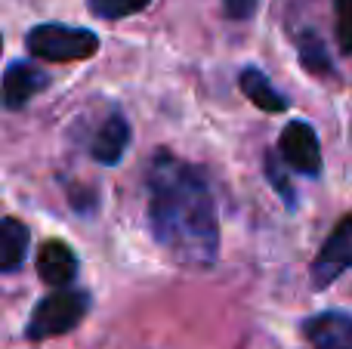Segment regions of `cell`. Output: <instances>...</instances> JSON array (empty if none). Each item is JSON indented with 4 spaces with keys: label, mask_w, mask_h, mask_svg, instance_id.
Returning a JSON list of instances; mask_svg holds the SVG:
<instances>
[{
    "label": "cell",
    "mask_w": 352,
    "mask_h": 349,
    "mask_svg": "<svg viewBox=\"0 0 352 349\" xmlns=\"http://www.w3.org/2000/svg\"><path fill=\"white\" fill-rule=\"evenodd\" d=\"M148 226L182 266H210L219 251V220L204 170L161 148L146 170Z\"/></svg>",
    "instance_id": "6da1fadb"
},
{
    "label": "cell",
    "mask_w": 352,
    "mask_h": 349,
    "mask_svg": "<svg viewBox=\"0 0 352 349\" xmlns=\"http://www.w3.org/2000/svg\"><path fill=\"white\" fill-rule=\"evenodd\" d=\"M90 313V294L78 288H56L47 297L37 300L31 309V319L25 325V337L41 344L50 337H62V334L74 331Z\"/></svg>",
    "instance_id": "7a4b0ae2"
},
{
    "label": "cell",
    "mask_w": 352,
    "mask_h": 349,
    "mask_svg": "<svg viewBox=\"0 0 352 349\" xmlns=\"http://www.w3.org/2000/svg\"><path fill=\"white\" fill-rule=\"evenodd\" d=\"M25 49L47 62L90 59L99 49V34L90 28H72V25L47 22V25H34L25 34Z\"/></svg>",
    "instance_id": "3957f363"
},
{
    "label": "cell",
    "mask_w": 352,
    "mask_h": 349,
    "mask_svg": "<svg viewBox=\"0 0 352 349\" xmlns=\"http://www.w3.org/2000/svg\"><path fill=\"white\" fill-rule=\"evenodd\" d=\"M346 269H352V214H346L334 226V232L328 235V241L322 245V251L316 254L309 266L312 288L324 291L337 282Z\"/></svg>",
    "instance_id": "277c9868"
},
{
    "label": "cell",
    "mask_w": 352,
    "mask_h": 349,
    "mask_svg": "<svg viewBox=\"0 0 352 349\" xmlns=\"http://www.w3.org/2000/svg\"><path fill=\"white\" fill-rule=\"evenodd\" d=\"M278 152L287 161V167L303 177L322 173V146H318L316 130L306 121H291L278 136Z\"/></svg>",
    "instance_id": "5b68a950"
},
{
    "label": "cell",
    "mask_w": 352,
    "mask_h": 349,
    "mask_svg": "<svg viewBox=\"0 0 352 349\" xmlns=\"http://www.w3.org/2000/svg\"><path fill=\"white\" fill-rule=\"evenodd\" d=\"M130 148V121L127 115H121L118 109H111L102 121L96 124L90 139V155L93 161L105 167H115L124 158V152Z\"/></svg>",
    "instance_id": "8992f818"
},
{
    "label": "cell",
    "mask_w": 352,
    "mask_h": 349,
    "mask_svg": "<svg viewBox=\"0 0 352 349\" xmlns=\"http://www.w3.org/2000/svg\"><path fill=\"white\" fill-rule=\"evenodd\" d=\"M300 331L312 349H352V315L340 309L309 315L300 325Z\"/></svg>",
    "instance_id": "52a82bcc"
},
{
    "label": "cell",
    "mask_w": 352,
    "mask_h": 349,
    "mask_svg": "<svg viewBox=\"0 0 352 349\" xmlns=\"http://www.w3.org/2000/svg\"><path fill=\"white\" fill-rule=\"evenodd\" d=\"M34 266H37L41 282H47L50 288H65V284H72L74 275H78V257H74L72 247L59 238L47 241V245L37 251Z\"/></svg>",
    "instance_id": "ba28073f"
},
{
    "label": "cell",
    "mask_w": 352,
    "mask_h": 349,
    "mask_svg": "<svg viewBox=\"0 0 352 349\" xmlns=\"http://www.w3.org/2000/svg\"><path fill=\"white\" fill-rule=\"evenodd\" d=\"M50 84V78L31 62H12L3 71V102L6 109H22L25 102L37 96L43 87Z\"/></svg>",
    "instance_id": "9c48e42d"
},
{
    "label": "cell",
    "mask_w": 352,
    "mask_h": 349,
    "mask_svg": "<svg viewBox=\"0 0 352 349\" xmlns=\"http://www.w3.org/2000/svg\"><path fill=\"white\" fill-rule=\"evenodd\" d=\"M31 232L25 223H19L16 216H6L0 223V272L12 275L16 269H22L25 254H28Z\"/></svg>",
    "instance_id": "30bf717a"
},
{
    "label": "cell",
    "mask_w": 352,
    "mask_h": 349,
    "mask_svg": "<svg viewBox=\"0 0 352 349\" xmlns=\"http://www.w3.org/2000/svg\"><path fill=\"white\" fill-rule=\"evenodd\" d=\"M238 87H241V93L256 105V109L272 111V115H278V111L287 109V99L281 96L278 90H275L272 80H269L266 74L260 71V68H254V65L244 68L241 78H238Z\"/></svg>",
    "instance_id": "8fae6325"
},
{
    "label": "cell",
    "mask_w": 352,
    "mask_h": 349,
    "mask_svg": "<svg viewBox=\"0 0 352 349\" xmlns=\"http://www.w3.org/2000/svg\"><path fill=\"white\" fill-rule=\"evenodd\" d=\"M297 49H300V62H303L306 71L312 74H334V62L328 56V47L324 41L316 34V31H300L297 34Z\"/></svg>",
    "instance_id": "7c38bea8"
},
{
    "label": "cell",
    "mask_w": 352,
    "mask_h": 349,
    "mask_svg": "<svg viewBox=\"0 0 352 349\" xmlns=\"http://www.w3.org/2000/svg\"><path fill=\"white\" fill-rule=\"evenodd\" d=\"M152 0H90V12L99 19H127V16H136L142 12Z\"/></svg>",
    "instance_id": "4fadbf2b"
},
{
    "label": "cell",
    "mask_w": 352,
    "mask_h": 349,
    "mask_svg": "<svg viewBox=\"0 0 352 349\" xmlns=\"http://www.w3.org/2000/svg\"><path fill=\"white\" fill-rule=\"evenodd\" d=\"M334 28L343 53H352V0H334Z\"/></svg>",
    "instance_id": "5bb4252c"
},
{
    "label": "cell",
    "mask_w": 352,
    "mask_h": 349,
    "mask_svg": "<svg viewBox=\"0 0 352 349\" xmlns=\"http://www.w3.org/2000/svg\"><path fill=\"white\" fill-rule=\"evenodd\" d=\"M256 3H260V0H223V12L229 19H235V22H241V19L254 16Z\"/></svg>",
    "instance_id": "9a60e30c"
},
{
    "label": "cell",
    "mask_w": 352,
    "mask_h": 349,
    "mask_svg": "<svg viewBox=\"0 0 352 349\" xmlns=\"http://www.w3.org/2000/svg\"><path fill=\"white\" fill-rule=\"evenodd\" d=\"M266 173H269V183H272L275 189H278L281 195H285V201H287V204H294V192L287 189V183H285V179H281V170H278V164H275V161H272V155H269V158H266Z\"/></svg>",
    "instance_id": "2e32d148"
}]
</instances>
